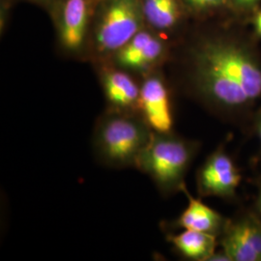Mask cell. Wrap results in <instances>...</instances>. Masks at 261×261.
<instances>
[{
    "label": "cell",
    "instance_id": "cell-3",
    "mask_svg": "<svg viewBox=\"0 0 261 261\" xmlns=\"http://www.w3.org/2000/svg\"><path fill=\"white\" fill-rule=\"evenodd\" d=\"M152 133L138 114L105 110L94 126V155L108 168H135Z\"/></svg>",
    "mask_w": 261,
    "mask_h": 261
},
{
    "label": "cell",
    "instance_id": "cell-5",
    "mask_svg": "<svg viewBox=\"0 0 261 261\" xmlns=\"http://www.w3.org/2000/svg\"><path fill=\"white\" fill-rule=\"evenodd\" d=\"M98 2L99 0H56L47 10L56 30L57 47L63 56L87 60Z\"/></svg>",
    "mask_w": 261,
    "mask_h": 261
},
{
    "label": "cell",
    "instance_id": "cell-11",
    "mask_svg": "<svg viewBox=\"0 0 261 261\" xmlns=\"http://www.w3.org/2000/svg\"><path fill=\"white\" fill-rule=\"evenodd\" d=\"M146 28L174 44L187 31L190 19L180 0H141Z\"/></svg>",
    "mask_w": 261,
    "mask_h": 261
},
{
    "label": "cell",
    "instance_id": "cell-10",
    "mask_svg": "<svg viewBox=\"0 0 261 261\" xmlns=\"http://www.w3.org/2000/svg\"><path fill=\"white\" fill-rule=\"evenodd\" d=\"M106 111L139 115L140 80L111 62L96 64Z\"/></svg>",
    "mask_w": 261,
    "mask_h": 261
},
{
    "label": "cell",
    "instance_id": "cell-14",
    "mask_svg": "<svg viewBox=\"0 0 261 261\" xmlns=\"http://www.w3.org/2000/svg\"><path fill=\"white\" fill-rule=\"evenodd\" d=\"M190 20L202 22L233 16L228 0H180Z\"/></svg>",
    "mask_w": 261,
    "mask_h": 261
},
{
    "label": "cell",
    "instance_id": "cell-7",
    "mask_svg": "<svg viewBox=\"0 0 261 261\" xmlns=\"http://www.w3.org/2000/svg\"><path fill=\"white\" fill-rule=\"evenodd\" d=\"M173 90L163 69L140 80L139 116L153 133L174 130Z\"/></svg>",
    "mask_w": 261,
    "mask_h": 261
},
{
    "label": "cell",
    "instance_id": "cell-20",
    "mask_svg": "<svg viewBox=\"0 0 261 261\" xmlns=\"http://www.w3.org/2000/svg\"><path fill=\"white\" fill-rule=\"evenodd\" d=\"M209 261H231V259L229 258V256L223 250H221L220 252L216 251L212 254V256L210 257Z\"/></svg>",
    "mask_w": 261,
    "mask_h": 261
},
{
    "label": "cell",
    "instance_id": "cell-1",
    "mask_svg": "<svg viewBox=\"0 0 261 261\" xmlns=\"http://www.w3.org/2000/svg\"><path fill=\"white\" fill-rule=\"evenodd\" d=\"M172 48V86L220 121L251 133L261 106L259 39L235 16L198 22Z\"/></svg>",
    "mask_w": 261,
    "mask_h": 261
},
{
    "label": "cell",
    "instance_id": "cell-6",
    "mask_svg": "<svg viewBox=\"0 0 261 261\" xmlns=\"http://www.w3.org/2000/svg\"><path fill=\"white\" fill-rule=\"evenodd\" d=\"M174 43L150 28H143L108 61L141 80L168 64Z\"/></svg>",
    "mask_w": 261,
    "mask_h": 261
},
{
    "label": "cell",
    "instance_id": "cell-4",
    "mask_svg": "<svg viewBox=\"0 0 261 261\" xmlns=\"http://www.w3.org/2000/svg\"><path fill=\"white\" fill-rule=\"evenodd\" d=\"M145 28L141 0H99L94 14L87 61L94 65L108 62Z\"/></svg>",
    "mask_w": 261,
    "mask_h": 261
},
{
    "label": "cell",
    "instance_id": "cell-2",
    "mask_svg": "<svg viewBox=\"0 0 261 261\" xmlns=\"http://www.w3.org/2000/svg\"><path fill=\"white\" fill-rule=\"evenodd\" d=\"M200 146L198 140L184 138L174 130L152 133L135 168L152 180L161 196H174L183 193L187 186V173Z\"/></svg>",
    "mask_w": 261,
    "mask_h": 261
},
{
    "label": "cell",
    "instance_id": "cell-15",
    "mask_svg": "<svg viewBox=\"0 0 261 261\" xmlns=\"http://www.w3.org/2000/svg\"><path fill=\"white\" fill-rule=\"evenodd\" d=\"M232 15L247 20L252 12L261 5V0H228Z\"/></svg>",
    "mask_w": 261,
    "mask_h": 261
},
{
    "label": "cell",
    "instance_id": "cell-19",
    "mask_svg": "<svg viewBox=\"0 0 261 261\" xmlns=\"http://www.w3.org/2000/svg\"><path fill=\"white\" fill-rule=\"evenodd\" d=\"M22 1H27L29 3H32V4H35L38 5L40 7H42L43 9L48 10L50 8V6L53 5V3L56 1V0H22Z\"/></svg>",
    "mask_w": 261,
    "mask_h": 261
},
{
    "label": "cell",
    "instance_id": "cell-18",
    "mask_svg": "<svg viewBox=\"0 0 261 261\" xmlns=\"http://www.w3.org/2000/svg\"><path fill=\"white\" fill-rule=\"evenodd\" d=\"M252 210L261 220V176L257 182V196L255 198L254 206H253Z\"/></svg>",
    "mask_w": 261,
    "mask_h": 261
},
{
    "label": "cell",
    "instance_id": "cell-17",
    "mask_svg": "<svg viewBox=\"0 0 261 261\" xmlns=\"http://www.w3.org/2000/svg\"><path fill=\"white\" fill-rule=\"evenodd\" d=\"M251 133L258 139V141L260 143L261 151V106L257 109L252 118Z\"/></svg>",
    "mask_w": 261,
    "mask_h": 261
},
{
    "label": "cell",
    "instance_id": "cell-13",
    "mask_svg": "<svg viewBox=\"0 0 261 261\" xmlns=\"http://www.w3.org/2000/svg\"><path fill=\"white\" fill-rule=\"evenodd\" d=\"M167 240L188 260L209 261L219 246L217 236L190 229H183L178 234L168 233Z\"/></svg>",
    "mask_w": 261,
    "mask_h": 261
},
{
    "label": "cell",
    "instance_id": "cell-8",
    "mask_svg": "<svg viewBox=\"0 0 261 261\" xmlns=\"http://www.w3.org/2000/svg\"><path fill=\"white\" fill-rule=\"evenodd\" d=\"M241 180L240 170L221 143L197 169L196 191L201 198L214 196L230 201L236 198Z\"/></svg>",
    "mask_w": 261,
    "mask_h": 261
},
{
    "label": "cell",
    "instance_id": "cell-16",
    "mask_svg": "<svg viewBox=\"0 0 261 261\" xmlns=\"http://www.w3.org/2000/svg\"><path fill=\"white\" fill-rule=\"evenodd\" d=\"M247 21L256 37L261 40V5L252 12L251 16L247 19Z\"/></svg>",
    "mask_w": 261,
    "mask_h": 261
},
{
    "label": "cell",
    "instance_id": "cell-9",
    "mask_svg": "<svg viewBox=\"0 0 261 261\" xmlns=\"http://www.w3.org/2000/svg\"><path fill=\"white\" fill-rule=\"evenodd\" d=\"M219 246L231 261H261V220L243 209L229 218Z\"/></svg>",
    "mask_w": 261,
    "mask_h": 261
},
{
    "label": "cell",
    "instance_id": "cell-12",
    "mask_svg": "<svg viewBox=\"0 0 261 261\" xmlns=\"http://www.w3.org/2000/svg\"><path fill=\"white\" fill-rule=\"evenodd\" d=\"M188 198V206L176 220L171 222V229H190L212 234L218 238L224 232L228 218L220 214L213 208L202 202L201 197L196 198L190 194L187 186L183 190Z\"/></svg>",
    "mask_w": 261,
    "mask_h": 261
}]
</instances>
